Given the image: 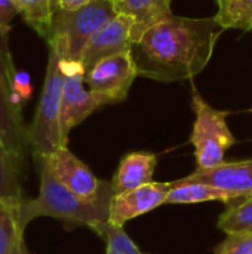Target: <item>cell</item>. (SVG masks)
Returning <instances> with one entry per match:
<instances>
[{"label":"cell","instance_id":"obj_20","mask_svg":"<svg viewBox=\"0 0 252 254\" xmlns=\"http://www.w3.org/2000/svg\"><path fill=\"white\" fill-rule=\"evenodd\" d=\"M217 4L214 16L223 30H252V0H217Z\"/></svg>","mask_w":252,"mask_h":254},{"label":"cell","instance_id":"obj_18","mask_svg":"<svg viewBox=\"0 0 252 254\" xmlns=\"http://www.w3.org/2000/svg\"><path fill=\"white\" fill-rule=\"evenodd\" d=\"M22 19L45 40L49 39L53 15L55 0H13Z\"/></svg>","mask_w":252,"mask_h":254},{"label":"cell","instance_id":"obj_11","mask_svg":"<svg viewBox=\"0 0 252 254\" xmlns=\"http://www.w3.org/2000/svg\"><path fill=\"white\" fill-rule=\"evenodd\" d=\"M134 22L131 18L117 13L113 19L104 24L86 43L80 63L85 71L91 70L98 61L114 54L129 51L134 43Z\"/></svg>","mask_w":252,"mask_h":254},{"label":"cell","instance_id":"obj_17","mask_svg":"<svg viewBox=\"0 0 252 254\" xmlns=\"http://www.w3.org/2000/svg\"><path fill=\"white\" fill-rule=\"evenodd\" d=\"M18 208L0 202V254H28Z\"/></svg>","mask_w":252,"mask_h":254},{"label":"cell","instance_id":"obj_8","mask_svg":"<svg viewBox=\"0 0 252 254\" xmlns=\"http://www.w3.org/2000/svg\"><path fill=\"white\" fill-rule=\"evenodd\" d=\"M37 164H43L59 183L85 199L95 201L114 195L111 185L100 180L67 146L59 147L48 158L39 159Z\"/></svg>","mask_w":252,"mask_h":254},{"label":"cell","instance_id":"obj_25","mask_svg":"<svg viewBox=\"0 0 252 254\" xmlns=\"http://www.w3.org/2000/svg\"><path fill=\"white\" fill-rule=\"evenodd\" d=\"M91 1L94 0H55V6L61 10H76Z\"/></svg>","mask_w":252,"mask_h":254},{"label":"cell","instance_id":"obj_5","mask_svg":"<svg viewBox=\"0 0 252 254\" xmlns=\"http://www.w3.org/2000/svg\"><path fill=\"white\" fill-rule=\"evenodd\" d=\"M195 124L190 143L195 147L196 170H209L223 164L226 152L236 143L229 128V112L214 109L203 97L195 94L192 98Z\"/></svg>","mask_w":252,"mask_h":254},{"label":"cell","instance_id":"obj_16","mask_svg":"<svg viewBox=\"0 0 252 254\" xmlns=\"http://www.w3.org/2000/svg\"><path fill=\"white\" fill-rule=\"evenodd\" d=\"M24 201L19 164L0 141V202L21 210Z\"/></svg>","mask_w":252,"mask_h":254},{"label":"cell","instance_id":"obj_19","mask_svg":"<svg viewBox=\"0 0 252 254\" xmlns=\"http://www.w3.org/2000/svg\"><path fill=\"white\" fill-rule=\"evenodd\" d=\"M226 205L218 217L217 228L226 235L252 232V196L233 199Z\"/></svg>","mask_w":252,"mask_h":254},{"label":"cell","instance_id":"obj_6","mask_svg":"<svg viewBox=\"0 0 252 254\" xmlns=\"http://www.w3.org/2000/svg\"><path fill=\"white\" fill-rule=\"evenodd\" d=\"M9 30H0V141L21 165L28 146L27 129L22 124L21 104L15 92V65L7 40Z\"/></svg>","mask_w":252,"mask_h":254},{"label":"cell","instance_id":"obj_1","mask_svg":"<svg viewBox=\"0 0 252 254\" xmlns=\"http://www.w3.org/2000/svg\"><path fill=\"white\" fill-rule=\"evenodd\" d=\"M221 33L215 16L171 15L132 43L138 76L157 82L195 77L208 65Z\"/></svg>","mask_w":252,"mask_h":254},{"label":"cell","instance_id":"obj_2","mask_svg":"<svg viewBox=\"0 0 252 254\" xmlns=\"http://www.w3.org/2000/svg\"><path fill=\"white\" fill-rule=\"evenodd\" d=\"M39 195L33 199H25L19 210L21 222L25 228L39 217H50L70 225L86 226L92 231L98 225L108 222L113 196L95 201L85 199L59 183L43 164H39Z\"/></svg>","mask_w":252,"mask_h":254},{"label":"cell","instance_id":"obj_12","mask_svg":"<svg viewBox=\"0 0 252 254\" xmlns=\"http://www.w3.org/2000/svg\"><path fill=\"white\" fill-rule=\"evenodd\" d=\"M184 182H202L233 193L236 198L252 196V159L224 161L209 170H196Z\"/></svg>","mask_w":252,"mask_h":254},{"label":"cell","instance_id":"obj_9","mask_svg":"<svg viewBox=\"0 0 252 254\" xmlns=\"http://www.w3.org/2000/svg\"><path fill=\"white\" fill-rule=\"evenodd\" d=\"M59 65L64 73L62 100H61V127L64 135L82 124L97 109L102 106L97 95L85 88V67L80 61H64L59 58Z\"/></svg>","mask_w":252,"mask_h":254},{"label":"cell","instance_id":"obj_21","mask_svg":"<svg viewBox=\"0 0 252 254\" xmlns=\"http://www.w3.org/2000/svg\"><path fill=\"white\" fill-rule=\"evenodd\" d=\"M94 232L100 235L105 243V254H150L141 252L137 244L123 231V226L104 222L98 225Z\"/></svg>","mask_w":252,"mask_h":254},{"label":"cell","instance_id":"obj_7","mask_svg":"<svg viewBox=\"0 0 252 254\" xmlns=\"http://www.w3.org/2000/svg\"><path fill=\"white\" fill-rule=\"evenodd\" d=\"M137 76V64L129 49L98 61L86 71L85 83L102 106H107L125 101Z\"/></svg>","mask_w":252,"mask_h":254},{"label":"cell","instance_id":"obj_23","mask_svg":"<svg viewBox=\"0 0 252 254\" xmlns=\"http://www.w3.org/2000/svg\"><path fill=\"white\" fill-rule=\"evenodd\" d=\"M18 13L13 0H0V30H9L12 19Z\"/></svg>","mask_w":252,"mask_h":254},{"label":"cell","instance_id":"obj_4","mask_svg":"<svg viewBox=\"0 0 252 254\" xmlns=\"http://www.w3.org/2000/svg\"><path fill=\"white\" fill-rule=\"evenodd\" d=\"M117 15L111 0H94L76 10L55 9L50 36L46 40L64 61H80L89 39Z\"/></svg>","mask_w":252,"mask_h":254},{"label":"cell","instance_id":"obj_24","mask_svg":"<svg viewBox=\"0 0 252 254\" xmlns=\"http://www.w3.org/2000/svg\"><path fill=\"white\" fill-rule=\"evenodd\" d=\"M13 88H15V92L18 94V97L22 100V101H27L33 92V86L30 83V76L24 71H16L15 74V82H13Z\"/></svg>","mask_w":252,"mask_h":254},{"label":"cell","instance_id":"obj_13","mask_svg":"<svg viewBox=\"0 0 252 254\" xmlns=\"http://www.w3.org/2000/svg\"><path fill=\"white\" fill-rule=\"evenodd\" d=\"M157 156L150 152H131L125 155L110 182L113 193L119 195L153 182Z\"/></svg>","mask_w":252,"mask_h":254},{"label":"cell","instance_id":"obj_14","mask_svg":"<svg viewBox=\"0 0 252 254\" xmlns=\"http://www.w3.org/2000/svg\"><path fill=\"white\" fill-rule=\"evenodd\" d=\"M117 13L125 15L134 22V42L147 30L169 18L172 0H111Z\"/></svg>","mask_w":252,"mask_h":254},{"label":"cell","instance_id":"obj_3","mask_svg":"<svg viewBox=\"0 0 252 254\" xmlns=\"http://www.w3.org/2000/svg\"><path fill=\"white\" fill-rule=\"evenodd\" d=\"M62 85L64 73L59 65V55L53 49H49L42 94L33 122L27 128L28 146L31 147L36 161L48 158L68 143V138L64 135L61 127Z\"/></svg>","mask_w":252,"mask_h":254},{"label":"cell","instance_id":"obj_15","mask_svg":"<svg viewBox=\"0 0 252 254\" xmlns=\"http://www.w3.org/2000/svg\"><path fill=\"white\" fill-rule=\"evenodd\" d=\"M233 199L238 198L224 189L202 182H184L183 179H180L172 182V189L165 204H199L208 201H221L224 204H229Z\"/></svg>","mask_w":252,"mask_h":254},{"label":"cell","instance_id":"obj_22","mask_svg":"<svg viewBox=\"0 0 252 254\" xmlns=\"http://www.w3.org/2000/svg\"><path fill=\"white\" fill-rule=\"evenodd\" d=\"M215 254H252V232L227 235L214 250Z\"/></svg>","mask_w":252,"mask_h":254},{"label":"cell","instance_id":"obj_10","mask_svg":"<svg viewBox=\"0 0 252 254\" xmlns=\"http://www.w3.org/2000/svg\"><path fill=\"white\" fill-rule=\"evenodd\" d=\"M171 189L172 182H151L138 189L113 195L108 222L123 226L126 222L165 205Z\"/></svg>","mask_w":252,"mask_h":254}]
</instances>
